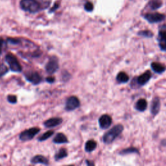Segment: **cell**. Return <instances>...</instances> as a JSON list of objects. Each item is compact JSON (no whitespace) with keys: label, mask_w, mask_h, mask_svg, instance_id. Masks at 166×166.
I'll return each instance as SVG.
<instances>
[{"label":"cell","mask_w":166,"mask_h":166,"mask_svg":"<svg viewBox=\"0 0 166 166\" xmlns=\"http://www.w3.org/2000/svg\"><path fill=\"white\" fill-rule=\"evenodd\" d=\"M49 3L42 0H21L20 7L25 11L35 13L47 7Z\"/></svg>","instance_id":"obj_1"},{"label":"cell","mask_w":166,"mask_h":166,"mask_svg":"<svg viewBox=\"0 0 166 166\" xmlns=\"http://www.w3.org/2000/svg\"><path fill=\"white\" fill-rule=\"evenodd\" d=\"M124 129V127L122 125H117L110 131L105 134L103 136V142L106 144L111 143L113 142L118 137Z\"/></svg>","instance_id":"obj_2"},{"label":"cell","mask_w":166,"mask_h":166,"mask_svg":"<svg viewBox=\"0 0 166 166\" xmlns=\"http://www.w3.org/2000/svg\"><path fill=\"white\" fill-rule=\"evenodd\" d=\"M5 61L8 63L10 69L14 72H20L22 70V68L18 59L13 54H8L5 57Z\"/></svg>","instance_id":"obj_3"},{"label":"cell","mask_w":166,"mask_h":166,"mask_svg":"<svg viewBox=\"0 0 166 166\" xmlns=\"http://www.w3.org/2000/svg\"><path fill=\"white\" fill-rule=\"evenodd\" d=\"M40 129L39 128L33 127L29 129L26 130L21 132L20 135V139L22 141H29L33 139L35 135H36L40 132Z\"/></svg>","instance_id":"obj_4"},{"label":"cell","mask_w":166,"mask_h":166,"mask_svg":"<svg viewBox=\"0 0 166 166\" xmlns=\"http://www.w3.org/2000/svg\"><path fill=\"white\" fill-rule=\"evenodd\" d=\"M58 67H59V65H58V59L57 57H53L46 64V69L48 73L53 74L58 70Z\"/></svg>","instance_id":"obj_5"},{"label":"cell","mask_w":166,"mask_h":166,"mask_svg":"<svg viewBox=\"0 0 166 166\" xmlns=\"http://www.w3.org/2000/svg\"><path fill=\"white\" fill-rule=\"evenodd\" d=\"M79 106L80 101L79 99L76 96H72L67 99L65 109L67 111H72L76 110Z\"/></svg>","instance_id":"obj_6"},{"label":"cell","mask_w":166,"mask_h":166,"mask_svg":"<svg viewBox=\"0 0 166 166\" xmlns=\"http://www.w3.org/2000/svg\"><path fill=\"white\" fill-rule=\"evenodd\" d=\"M165 15L158 13H149L145 15V18L151 24L160 22V21H163L165 19Z\"/></svg>","instance_id":"obj_7"},{"label":"cell","mask_w":166,"mask_h":166,"mask_svg":"<svg viewBox=\"0 0 166 166\" xmlns=\"http://www.w3.org/2000/svg\"><path fill=\"white\" fill-rule=\"evenodd\" d=\"M25 79L33 84H38L42 81V77L37 72H29L25 74Z\"/></svg>","instance_id":"obj_8"},{"label":"cell","mask_w":166,"mask_h":166,"mask_svg":"<svg viewBox=\"0 0 166 166\" xmlns=\"http://www.w3.org/2000/svg\"><path fill=\"white\" fill-rule=\"evenodd\" d=\"M158 41L160 50L166 51V29H162L159 31Z\"/></svg>","instance_id":"obj_9"},{"label":"cell","mask_w":166,"mask_h":166,"mask_svg":"<svg viewBox=\"0 0 166 166\" xmlns=\"http://www.w3.org/2000/svg\"><path fill=\"white\" fill-rule=\"evenodd\" d=\"M112 122V120L111 117L106 114L101 116L99 120V126L101 128H103V129H106V128H108L111 125Z\"/></svg>","instance_id":"obj_10"},{"label":"cell","mask_w":166,"mask_h":166,"mask_svg":"<svg viewBox=\"0 0 166 166\" xmlns=\"http://www.w3.org/2000/svg\"><path fill=\"white\" fill-rule=\"evenodd\" d=\"M151 73L150 72L147 71L145 73H143L140 76H139L137 79V83L140 86H143L147 84L149 80L151 79Z\"/></svg>","instance_id":"obj_11"},{"label":"cell","mask_w":166,"mask_h":166,"mask_svg":"<svg viewBox=\"0 0 166 166\" xmlns=\"http://www.w3.org/2000/svg\"><path fill=\"white\" fill-rule=\"evenodd\" d=\"M62 120L60 117H54V118H51L47 120L44 123V125L47 128H52L55 127L62 124Z\"/></svg>","instance_id":"obj_12"},{"label":"cell","mask_w":166,"mask_h":166,"mask_svg":"<svg viewBox=\"0 0 166 166\" xmlns=\"http://www.w3.org/2000/svg\"><path fill=\"white\" fill-rule=\"evenodd\" d=\"M160 109V101L158 98H154L151 103V112L152 114L157 115Z\"/></svg>","instance_id":"obj_13"},{"label":"cell","mask_w":166,"mask_h":166,"mask_svg":"<svg viewBox=\"0 0 166 166\" xmlns=\"http://www.w3.org/2000/svg\"><path fill=\"white\" fill-rule=\"evenodd\" d=\"M31 162L33 164H41L44 165L49 164L48 160L46 157H43L42 155H36V157H33L31 159Z\"/></svg>","instance_id":"obj_14"},{"label":"cell","mask_w":166,"mask_h":166,"mask_svg":"<svg viewBox=\"0 0 166 166\" xmlns=\"http://www.w3.org/2000/svg\"><path fill=\"white\" fill-rule=\"evenodd\" d=\"M147 107V102L146 99H139L135 105V109L139 112L145 111Z\"/></svg>","instance_id":"obj_15"},{"label":"cell","mask_w":166,"mask_h":166,"mask_svg":"<svg viewBox=\"0 0 166 166\" xmlns=\"http://www.w3.org/2000/svg\"><path fill=\"white\" fill-rule=\"evenodd\" d=\"M151 68L157 73H162L166 70V68L164 66L158 62H153L151 64Z\"/></svg>","instance_id":"obj_16"},{"label":"cell","mask_w":166,"mask_h":166,"mask_svg":"<svg viewBox=\"0 0 166 166\" xmlns=\"http://www.w3.org/2000/svg\"><path fill=\"white\" fill-rule=\"evenodd\" d=\"M53 142L55 143L61 144V143H65L68 142L67 137L62 133H58L56 135L55 138L53 139Z\"/></svg>","instance_id":"obj_17"},{"label":"cell","mask_w":166,"mask_h":166,"mask_svg":"<svg viewBox=\"0 0 166 166\" xmlns=\"http://www.w3.org/2000/svg\"><path fill=\"white\" fill-rule=\"evenodd\" d=\"M117 81L120 83H126L129 80V77L125 72H120L116 77Z\"/></svg>","instance_id":"obj_18"},{"label":"cell","mask_w":166,"mask_h":166,"mask_svg":"<svg viewBox=\"0 0 166 166\" xmlns=\"http://www.w3.org/2000/svg\"><path fill=\"white\" fill-rule=\"evenodd\" d=\"M97 147V143L94 140H89L85 145V151L87 152H92Z\"/></svg>","instance_id":"obj_19"},{"label":"cell","mask_w":166,"mask_h":166,"mask_svg":"<svg viewBox=\"0 0 166 166\" xmlns=\"http://www.w3.org/2000/svg\"><path fill=\"white\" fill-rule=\"evenodd\" d=\"M162 6L161 0H151L149 2V7L152 10H156Z\"/></svg>","instance_id":"obj_20"},{"label":"cell","mask_w":166,"mask_h":166,"mask_svg":"<svg viewBox=\"0 0 166 166\" xmlns=\"http://www.w3.org/2000/svg\"><path fill=\"white\" fill-rule=\"evenodd\" d=\"M68 155V153L66 149H61V150H59V151H58L55 156V158L57 160H59L61 159H62L64 158H65L67 157Z\"/></svg>","instance_id":"obj_21"},{"label":"cell","mask_w":166,"mask_h":166,"mask_svg":"<svg viewBox=\"0 0 166 166\" xmlns=\"http://www.w3.org/2000/svg\"><path fill=\"white\" fill-rule=\"evenodd\" d=\"M53 134H54V132L52 131H47L46 133H44V135H42L40 138H39V141L43 142L44 140H46L47 139L52 136V135H53Z\"/></svg>","instance_id":"obj_22"},{"label":"cell","mask_w":166,"mask_h":166,"mask_svg":"<svg viewBox=\"0 0 166 166\" xmlns=\"http://www.w3.org/2000/svg\"><path fill=\"white\" fill-rule=\"evenodd\" d=\"M138 153V149H136V148H134V147L128 148V149L123 150V151L120 153V154H129V153Z\"/></svg>","instance_id":"obj_23"},{"label":"cell","mask_w":166,"mask_h":166,"mask_svg":"<svg viewBox=\"0 0 166 166\" xmlns=\"http://www.w3.org/2000/svg\"><path fill=\"white\" fill-rule=\"evenodd\" d=\"M139 35L144 36V37H147V38H151L153 36V34L152 32H151L150 31H143L140 32V33H138Z\"/></svg>","instance_id":"obj_24"},{"label":"cell","mask_w":166,"mask_h":166,"mask_svg":"<svg viewBox=\"0 0 166 166\" xmlns=\"http://www.w3.org/2000/svg\"><path fill=\"white\" fill-rule=\"evenodd\" d=\"M8 72V68L5 64H1L0 65V78L3 76L5 74H6Z\"/></svg>","instance_id":"obj_25"},{"label":"cell","mask_w":166,"mask_h":166,"mask_svg":"<svg viewBox=\"0 0 166 166\" xmlns=\"http://www.w3.org/2000/svg\"><path fill=\"white\" fill-rule=\"evenodd\" d=\"M7 100L9 101V102L10 103H16L17 101V98L15 95H10L7 97Z\"/></svg>","instance_id":"obj_26"},{"label":"cell","mask_w":166,"mask_h":166,"mask_svg":"<svg viewBox=\"0 0 166 166\" xmlns=\"http://www.w3.org/2000/svg\"><path fill=\"white\" fill-rule=\"evenodd\" d=\"M84 8L85 9L87 10V11H92V10H93V8H94V6L92 3L90 2H88L85 4L84 5Z\"/></svg>","instance_id":"obj_27"},{"label":"cell","mask_w":166,"mask_h":166,"mask_svg":"<svg viewBox=\"0 0 166 166\" xmlns=\"http://www.w3.org/2000/svg\"><path fill=\"white\" fill-rule=\"evenodd\" d=\"M46 81L47 83H53V82L55 81V78L53 77H47L46 79Z\"/></svg>","instance_id":"obj_28"}]
</instances>
